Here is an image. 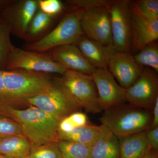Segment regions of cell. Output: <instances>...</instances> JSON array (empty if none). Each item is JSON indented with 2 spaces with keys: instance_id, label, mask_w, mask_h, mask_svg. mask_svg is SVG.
I'll return each mask as SVG.
<instances>
[{
  "instance_id": "cell-1",
  "label": "cell",
  "mask_w": 158,
  "mask_h": 158,
  "mask_svg": "<svg viewBox=\"0 0 158 158\" xmlns=\"http://www.w3.org/2000/svg\"><path fill=\"white\" fill-rule=\"evenodd\" d=\"M6 98L11 108L27 105L30 99L43 93L52 84L50 74L22 70H3Z\"/></svg>"
},
{
  "instance_id": "cell-2",
  "label": "cell",
  "mask_w": 158,
  "mask_h": 158,
  "mask_svg": "<svg viewBox=\"0 0 158 158\" xmlns=\"http://www.w3.org/2000/svg\"><path fill=\"white\" fill-rule=\"evenodd\" d=\"M26 109L10 108L9 118L19 124L23 135L32 145L58 141L60 120L38 108L29 106Z\"/></svg>"
},
{
  "instance_id": "cell-3",
  "label": "cell",
  "mask_w": 158,
  "mask_h": 158,
  "mask_svg": "<svg viewBox=\"0 0 158 158\" xmlns=\"http://www.w3.org/2000/svg\"><path fill=\"white\" fill-rule=\"evenodd\" d=\"M152 118V111L123 103L104 110L99 120L118 138L146 131Z\"/></svg>"
},
{
  "instance_id": "cell-4",
  "label": "cell",
  "mask_w": 158,
  "mask_h": 158,
  "mask_svg": "<svg viewBox=\"0 0 158 158\" xmlns=\"http://www.w3.org/2000/svg\"><path fill=\"white\" fill-rule=\"evenodd\" d=\"M55 80L79 109H84L87 113L94 114L103 111L91 75L67 70Z\"/></svg>"
},
{
  "instance_id": "cell-5",
  "label": "cell",
  "mask_w": 158,
  "mask_h": 158,
  "mask_svg": "<svg viewBox=\"0 0 158 158\" xmlns=\"http://www.w3.org/2000/svg\"><path fill=\"white\" fill-rule=\"evenodd\" d=\"M85 10L78 9L65 14L49 33L36 42L26 44L24 49L43 53L61 46L74 44L84 34L81 19Z\"/></svg>"
},
{
  "instance_id": "cell-6",
  "label": "cell",
  "mask_w": 158,
  "mask_h": 158,
  "mask_svg": "<svg viewBox=\"0 0 158 158\" xmlns=\"http://www.w3.org/2000/svg\"><path fill=\"white\" fill-rule=\"evenodd\" d=\"M13 70L62 75L67 69L55 62L48 52H36L15 47L8 58L6 69V70Z\"/></svg>"
},
{
  "instance_id": "cell-7",
  "label": "cell",
  "mask_w": 158,
  "mask_h": 158,
  "mask_svg": "<svg viewBox=\"0 0 158 158\" xmlns=\"http://www.w3.org/2000/svg\"><path fill=\"white\" fill-rule=\"evenodd\" d=\"M129 3L127 0H113L108 8L113 48L117 52L131 54L132 29Z\"/></svg>"
},
{
  "instance_id": "cell-8",
  "label": "cell",
  "mask_w": 158,
  "mask_h": 158,
  "mask_svg": "<svg viewBox=\"0 0 158 158\" xmlns=\"http://www.w3.org/2000/svg\"><path fill=\"white\" fill-rule=\"evenodd\" d=\"M27 105L38 108L60 120L80 109L55 78L47 90L30 99Z\"/></svg>"
},
{
  "instance_id": "cell-9",
  "label": "cell",
  "mask_w": 158,
  "mask_h": 158,
  "mask_svg": "<svg viewBox=\"0 0 158 158\" xmlns=\"http://www.w3.org/2000/svg\"><path fill=\"white\" fill-rule=\"evenodd\" d=\"M157 73L151 69L144 67L136 81L126 89L127 102L136 107L152 111L158 98Z\"/></svg>"
},
{
  "instance_id": "cell-10",
  "label": "cell",
  "mask_w": 158,
  "mask_h": 158,
  "mask_svg": "<svg viewBox=\"0 0 158 158\" xmlns=\"http://www.w3.org/2000/svg\"><path fill=\"white\" fill-rule=\"evenodd\" d=\"M38 9V0H12L0 12V19L8 26L11 34L24 39Z\"/></svg>"
},
{
  "instance_id": "cell-11",
  "label": "cell",
  "mask_w": 158,
  "mask_h": 158,
  "mask_svg": "<svg viewBox=\"0 0 158 158\" xmlns=\"http://www.w3.org/2000/svg\"><path fill=\"white\" fill-rule=\"evenodd\" d=\"M81 25L84 35L105 45H113L111 17L108 7L85 10Z\"/></svg>"
},
{
  "instance_id": "cell-12",
  "label": "cell",
  "mask_w": 158,
  "mask_h": 158,
  "mask_svg": "<svg viewBox=\"0 0 158 158\" xmlns=\"http://www.w3.org/2000/svg\"><path fill=\"white\" fill-rule=\"evenodd\" d=\"M91 76L103 110L127 102L126 89L117 83L108 69H96Z\"/></svg>"
},
{
  "instance_id": "cell-13",
  "label": "cell",
  "mask_w": 158,
  "mask_h": 158,
  "mask_svg": "<svg viewBox=\"0 0 158 158\" xmlns=\"http://www.w3.org/2000/svg\"><path fill=\"white\" fill-rule=\"evenodd\" d=\"M143 68L136 62L132 54L115 50L110 58L108 69L118 84L127 89L138 79Z\"/></svg>"
},
{
  "instance_id": "cell-14",
  "label": "cell",
  "mask_w": 158,
  "mask_h": 158,
  "mask_svg": "<svg viewBox=\"0 0 158 158\" xmlns=\"http://www.w3.org/2000/svg\"><path fill=\"white\" fill-rule=\"evenodd\" d=\"M131 11L132 41L131 54L137 53L158 39V18H149Z\"/></svg>"
},
{
  "instance_id": "cell-15",
  "label": "cell",
  "mask_w": 158,
  "mask_h": 158,
  "mask_svg": "<svg viewBox=\"0 0 158 158\" xmlns=\"http://www.w3.org/2000/svg\"><path fill=\"white\" fill-rule=\"evenodd\" d=\"M48 52L55 62L67 70L91 75L96 69L90 65L74 44L61 46Z\"/></svg>"
},
{
  "instance_id": "cell-16",
  "label": "cell",
  "mask_w": 158,
  "mask_h": 158,
  "mask_svg": "<svg viewBox=\"0 0 158 158\" xmlns=\"http://www.w3.org/2000/svg\"><path fill=\"white\" fill-rule=\"evenodd\" d=\"M74 45L94 68L108 69L110 58L115 51L113 45H104L88 38L84 34Z\"/></svg>"
},
{
  "instance_id": "cell-17",
  "label": "cell",
  "mask_w": 158,
  "mask_h": 158,
  "mask_svg": "<svg viewBox=\"0 0 158 158\" xmlns=\"http://www.w3.org/2000/svg\"><path fill=\"white\" fill-rule=\"evenodd\" d=\"M91 158H120L118 138L106 127L101 125L91 146Z\"/></svg>"
},
{
  "instance_id": "cell-18",
  "label": "cell",
  "mask_w": 158,
  "mask_h": 158,
  "mask_svg": "<svg viewBox=\"0 0 158 158\" xmlns=\"http://www.w3.org/2000/svg\"><path fill=\"white\" fill-rule=\"evenodd\" d=\"M118 138L120 158H141L152 149L145 131Z\"/></svg>"
},
{
  "instance_id": "cell-19",
  "label": "cell",
  "mask_w": 158,
  "mask_h": 158,
  "mask_svg": "<svg viewBox=\"0 0 158 158\" xmlns=\"http://www.w3.org/2000/svg\"><path fill=\"white\" fill-rule=\"evenodd\" d=\"M59 17L49 15L38 9L29 25L23 40L30 44L41 39L56 27Z\"/></svg>"
},
{
  "instance_id": "cell-20",
  "label": "cell",
  "mask_w": 158,
  "mask_h": 158,
  "mask_svg": "<svg viewBox=\"0 0 158 158\" xmlns=\"http://www.w3.org/2000/svg\"><path fill=\"white\" fill-rule=\"evenodd\" d=\"M32 144L23 135H14L0 139V155L7 158L28 156Z\"/></svg>"
},
{
  "instance_id": "cell-21",
  "label": "cell",
  "mask_w": 158,
  "mask_h": 158,
  "mask_svg": "<svg viewBox=\"0 0 158 158\" xmlns=\"http://www.w3.org/2000/svg\"><path fill=\"white\" fill-rule=\"evenodd\" d=\"M100 126L88 125L75 128L70 131H58V141H69L91 146L98 135Z\"/></svg>"
},
{
  "instance_id": "cell-22",
  "label": "cell",
  "mask_w": 158,
  "mask_h": 158,
  "mask_svg": "<svg viewBox=\"0 0 158 158\" xmlns=\"http://www.w3.org/2000/svg\"><path fill=\"white\" fill-rule=\"evenodd\" d=\"M156 41L145 46L133 57L140 66L151 69L158 73V45Z\"/></svg>"
},
{
  "instance_id": "cell-23",
  "label": "cell",
  "mask_w": 158,
  "mask_h": 158,
  "mask_svg": "<svg viewBox=\"0 0 158 158\" xmlns=\"http://www.w3.org/2000/svg\"><path fill=\"white\" fill-rule=\"evenodd\" d=\"M62 158H91V146L75 142L59 141Z\"/></svg>"
},
{
  "instance_id": "cell-24",
  "label": "cell",
  "mask_w": 158,
  "mask_h": 158,
  "mask_svg": "<svg viewBox=\"0 0 158 158\" xmlns=\"http://www.w3.org/2000/svg\"><path fill=\"white\" fill-rule=\"evenodd\" d=\"M8 26L0 19V69L6 70L7 60L15 46L10 39Z\"/></svg>"
},
{
  "instance_id": "cell-25",
  "label": "cell",
  "mask_w": 158,
  "mask_h": 158,
  "mask_svg": "<svg viewBox=\"0 0 158 158\" xmlns=\"http://www.w3.org/2000/svg\"><path fill=\"white\" fill-rule=\"evenodd\" d=\"M130 9L145 17L158 18V0H138L130 1Z\"/></svg>"
},
{
  "instance_id": "cell-26",
  "label": "cell",
  "mask_w": 158,
  "mask_h": 158,
  "mask_svg": "<svg viewBox=\"0 0 158 158\" xmlns=\"http://www.w3.org/2000/svg\"><path fill=\"white\" fill-rule=\"evenodd\" d=\"M29 158H62L58 141L40 145H32Z\"/></svg>"
},
{
  "instance_id": "cell-27",
  "label": "cell",
  "mask_w": 158,
  "mask_h": 158,
  "mask_svg": "<svg viewBox=\"0 0 158 158\" xmlns=\"http://www.w3.org/2000/svg\"><path fill=\"white\" fill-rule=\"evenodd\" d=\"M88 125L89 124L87 115L85 113L77 111L60 120L59 124V131L66 132L70 131L75 128Z\"/></svg>"
},
{
  "instance_id": "cell-28",
  "label": "cell",
  "mask_w": 158,
  "mask_h": 158,
  "mask_svg": "<svg viewBox=\"0 0 158 158\" xmlns=\"http://www.w3.org/2000/svg\"><path fill=\"white\" fill-rule=\"evenodd\" d=\"M112 0H68L66 1L67 6L72 11L78 9H88L100 7H109Z\"/></svg>"
},
{
  "instance_id": "cell-29",
  "label": "cell",
  "mask_w": 158,
  "mask_h": 158,
  "mask_svg": "<svg viewBox=\"0 0 158 158\" xmlns=\"http://www.w3.org/2000/svg\"><path fill=\"white\" fill-rule=\"evenodd\" d=\"M14 135H23L19 124L12 118L0 116V139Z\"/></svg>"
},
{
  "instance_id": "cell-30",
  "label": "cell",
  "mask_w": 158,
  "mask_h": 158,
  "mask_svg": "<svg viewBox=\"0 0 158 158\" xmlns=\"http://www.w3.org/2000/svg\"><path fill=\"white\" fill-rule=\"evenodd\" d=\"M38 9L46 14L60 17L66 9L62 2L59 0H38Z\"/></svg>"
},
{
  "instance_id": "cell-31",
  "label": "cell",
  "mask_w": 158,
  "mask_h": 158,
  "mask_svg": "<svg viewBox=\"0 0 158 158\" xmlns=\"http://www.w3.org/2000/svg\"><path fill=\"white\" fill-rule=\"evenodd\" d=\"M3 71L0 69V116L9 117V111L11 108L7 100L3 85Z\"/></svg>"
},
{
  "instance_id": "cell-32",
  "label": "cell",
  "mask_w": 158,
  "mask_h": 158,
  "mask_svg": "<svg viewBox=\"0 0 158 158\" xmlns=\"http://www.w3.org/2000/svg\"><path fill=\"white\" fill-rule=\"evenodd\" d=\"M145 135L151 148L158 152V127L148 129L145 131Z\"/></svg>"
},
{
  "instance_id": "cell-33",
  "label": "cell",
  "mask_w": 158,
  "mask_h": 158,
  "mask_svg": "<svg viewBox=\"0 0 158 158\" xmlns=\"http://www.w3.org/2000/svg\"><path fill=\"white\" fill-rule=\"evenodd\" d=\"M152 118L149 129L158 127V98L156 100L152 110Z\"/></svg>"
},
{
  "instance_id": "cell-34",
  "label": "cell",
  "mask_w": 158,
  "mask_h": 158,
  "mask_svg": "<svg viewBox=\"0 0 158 158\" xmlns=\"http://www.w3.org/2000/svg\"><path fill=\"white\" fill-rule=\"evenodd\" d=\"M141 158H158V152L152 149Z\"/></svg>"
},
{
  "instance_id": "cell-35",
  "label": "cell",
  "mask_w": 158,
  "mask_h": 158,
  "mask_svg": "<svg viewBox=\"0 0 158 158\" xmlns=\"http://www.w3.org/2000/svg\"><path fill=\"white\" fill-rule=\"evenodd\" d=\"M12 0H0V12L11 2Z\"/></svg>"
},
{
  "instance_id": "cell-36",
  "label": "cell",
  "mask_w": 158,
  "mask_h": 158,
  "mask_svg": "<svg viewBox=\"0 0 158 158\" xmlns=\"http://www.w3.org/2000/svg\"><path fill=\"white\" fill-rule=\"evenodd\" d=\"M0 158H7L6 157H5L3 156H2L0 155Z\"/></svg>"
},
{
  "instance_id": "cell-37",
  "label": "cell",
  "mask_w": 158,
  "mask_h": 158,
  "mask_svg": "<svg viewBox=\"0 0 158 158\" xmlns=\"http://www.w3.org/2000/svg\"><path fill=\"white\" fill-rule=\"evenodd\" d=\"M23 158H29V156L27 157Z\"/></svg>"
}]
</instances>
